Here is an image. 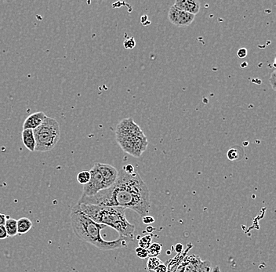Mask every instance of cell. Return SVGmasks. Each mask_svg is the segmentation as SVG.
I'll return each instance as SVG.
<instances>
[{
	"label": "cell",
	"instance_id": "cell-6",
	"mask_svg": "<svg viewBox=\"0 0 276 272\" xmlns=\"http://www.w3.org/2000/svg\"><path fill=\"white\" fill-rule=\"evenodd\" d=\"M143 132L132 119H125L121 121L116 128V139L141 137Z\"/></svg>",
	"mask_w": 276,
	"mask_h": 272
},
{
	"label": "cell",
	"instance_id": "cell-17",
	"mask_svg": "<svg viewBox=\"0 0 276 272\" xmlns=\"http://www.w3.org/2000/svg\"><path fill=\"white\" fill-rule=\"evenodd\" d=\"M162 263V262L158 257H149L147 262V272H154L155 269Z\"/></svg>",
	"mask_w": 276,
	"mask_h": 272
},
{
	"label": "cell",
	"instance_id": "cell-30",
	"mask_svg": "<svg viewBox=\"0 0 276 272\" xmlns=\"http://www.w3.org/2000/svg\"><path fill=\"white\" fill-rule=\"evenodd\" d=\"M183 250H184V246H183L182 244H177L176 246H175V251L178 254H182Z\"/></svg>",
	"mask_w": 276,
	"mask_h": 272
},
{
	"label": "cell",
	"instance_id": "cell-8",
	"mask_svg": "<svg viewBox=\"0 0 276 272\" xmlns=\"http://www.w3.org/2000/svg\"><path fill=\"white\" fill-rule=\"evenodd\" d=\"M97 164L100 173L102 174L107 188L109 189L116 181L118 175H119V171L117 170L116 168L113 167L109 164L99 163V162H97Z\"/></svg>",
	"mask_w": 276,
	"mask_h": 272
},
{
	"label": "cell",
	"instance_id": "cell-23",
	"mask_svg": "<svg viewBox=\"0 0 276 272\" xmlns=\"http://www.w3.org/2000/svg\"><path fill=\"white\" fill-rule=\"evenodd\" d=\"M142 221H143L144 224L148 225L155 222V218L153 217H151V216L147 215V216L142 217Z\"/></svg>",
	"mask_w": 276,
	"mask_h": 272
},
{
	"label": "cell",
	"instance_id": "cell-25",
	"mask_svg": "<svg viewBox=\"0 0 276 272\" xmlns=\"http://www.w3.org/2000/svg\"><path fill=\"white\" fill-rule=\"evenodd\" d=\"M123 170L128 174H133V173H135V171H134V167H133L132 165H130V164H128L127 166H123Z\"/></svg>",
	"mask_w": 276,
	"mask_h": 272
},
{
	"label": "cell",
	"instance_id": "cell-2",
	"mask_svg": "<svg viewBox=\"0 0 276 272\" xmlns=\"http://www.w3.org/2000/svg\"><path fill=\"white\" fill-rule=\"evenodd\" d=\"M70 220L75 235L80 240L91 244L99 250H114L127 246V241L120 238L114 241L104 240L100 231L106 226L94 222L80 210L77 204L72 208Z\"/></svg>",
	"mask_w": 276,
	"mask_h": 272
},
{
	"label": "cell",
	"instance_id": "cell-5",
	"mask_svg": "<svg viewBox=\"0 0 276 272\" xmlns=\"http://www.w3.org/2000/svg\"><path fill=\"white\" fill-rule=\"evenodd\" d=\"M90 181L83 185V190H82L81 196L92 197L97 194L100 191L108 189L102 174L97 166V164H94L92 169L90 170Z\"/></svg>",
	"mask_w": 276,
	"mask_h": 272
},
{
	"label": "cell",
	"instance_id": "cell-27",
	"mask_svg": "<svg viewBox=\"0 0 276 272\" xmlns=\"http://www.w3.org/2000/svg\"><path fill=\"white\" fill-rule=\"evenodd\" d=\"M8 237L4 226H0V240H6Z\"/></svg>",
	"mask_w": 276,
	"mask_h": 272
},
{
	"label": "cell",
	"instance_id": "cell-11",
	"mask_svg": "<svg viewBox=\"0 0 276 272\" xmlns=\"http://www.w3.org/2000/svg\"><path fill=\"white\" fill-rule=\"evenodd\" d=\"M147 146V140L146 135L137 137L133 140V151L131 156L138 158L142 155Z\"/></svg>",
	"mask_w": 276,
	"mask_h": 272
},
{
	"label": "cell",
	"instance_id": "cell-29",
	"mask_svg": "<svg viewBox=\"0 0 276 272\" xmlns=\"http://www.w3.org/2000/svg\"><path fill=\"white\" fill-rule=\"evenodd\" d=\"M7 217L8 216H6L4 213H0V226H4Z\"/></svg>",
	"mask_w": 276,
	"mask_h": 272
},
{
	"label": "cell",
	"instance_id": "cell-9",
	"mask_svg": "<svg viewBox=\"0 0 276 272\" xmlns=\"http://www.w3.org/2000/svg\"><path fill=\"white\" fill-rule=\"evenodd\" d=\"M174 6L180 11L195 15L200 11V2L195 0H177Z\"/></svg>",
	"mask_w": 276,
	"mask_h": 272
},
{
	"label": "cell",
	"instance_id": "cell-10",
	"mask_svg": "<svg viewBox=\"0 0 276 272\" xmlns=\"http://www.w3.org/2000/svg\"><path fill=\"white\" fill-rule=\"evenodd\" d=\"M47 115L43 112L33 113L32 115L27 117L25 123L23 124V129H36L45 120Z\"/></svg>",
	"mask_w": 276,
	"mask_h": 272
},
{
	"label": "cell",
	"instance_id": "cell-26",
	"mask_svg": "<svg viewBox=\"0 0 276 272\" xmlns=\"http://www.w3.org/2000/svg\"><path fill=\"white\" fill-rule=\"evenodd\" d=\"M168 268L166 264L162 263L155 269L154 272H167Z\"/></svg>",
	"mask_w": 276,
	"mask_h": 272
},
{
	"label": "cell",
	"instance_id": "cell-22",
	"mask_svg": "<svg viewBox=\"0 0 276 272\" xmlns=\"http://www.w3.org/2000/svg\"><path fill=\"white\" fill-rule=\"evenodd\" d=\"M136 254H137V257L141 258V259H146L148 256L147 255V250H145L143 248L137 247L136 249Z\"/></svg>",
	"mask_w": 276,
	"mask_h": 272
},
{
	"label": "cell",
	"instance_id": "cell-13",
	"mask_svg": "<svg viewBox=\"0 0 276 272\" xmlns=\"http://www.w3.org/2000/svg\"><path fill=\"white\" fill-rule=\"evenodd\" d=\"M17 235H24L29 232L32 227V222L28 217H21L16 221Z\"/></svg>",
	"mask_w": 276,
	"mask_h": 272
},
{
	"label": "cell",
	"instance_id": "cell-7",
	"mask_svg": "<svg viewBox=\"0 0 276 272\" xmlns=\"http://www.w3.org/2000/svg\"><path fill=\"white\" fill-rule=\"evenodd\" d=\"M195 16L184 11H180L174 6H171L169 14L168 19L173 25L179 28L189 26L194 21Z\"/></svg>",
	"mask_w": 276,
	"mask_h": 272
},
{
	"label": "cell",
	"instance_id": "cell-3",
	"mask_svg": "<svg viewBox=\"0 0 276 272\" xmlns=\"http://www.w3.org/2000/svg\"><path fill=\"white\" fill-rule=\"evenodd\" d=\"M80 210L94 222L113 227L119 234V238L127 242L134 240L135 226L126 217V209L122 207L77 204Z\"/></svg>",
	"mask_w": 276,
	"mask_h": 272
},
{
	"label": "cell",
	"instance_id": "cell-31",
	"mask_svg": "<svg viewBox=\"0 0 276 272\" xmlns=\"http://www.w3.org/2000/svg\"><path fill=\"white\" fill-rule=\"evenodd\" d=\"M154 230H155L154 227H151V226H147V228H146V231L148 232V233H151Z\"/></svg>",
	"mask_w": 276,
	"mask_h": 272
},
{
	"label": "cell",
	"instance_id": "cell-28",
	"mask_svg": "<svg viewBox=\"0 0 276 272\" xmlns=\"http://www.w3.org/2000/svg\"><path fill=\"white\" fill-rule=\"evenodd\" d=\"M237 56L240 58H245L247 56V49L245 48H241L237 52Z\"/></svg>",
	"mask_w": 276,
	"mask_h": 272
},
{
	"label": "cell",
	"instance_id": "cell-19",
	"mask_svg": "<svg viewBox=\"0 0 276 272\" xmlns=\"http://www.w3.org/2000/svg\"><path fill=\"white\" fill-rule=\"evenodd\" d=\"M151 240H152V236L151 235H148V236L141 238V239H140L139 242H138L139 247L143 248L145 250H147L151 245Z\"/></svg>",
	"mask_w": 276,
	"mask_h": 272
},
{
	"label": "cell",
	"instance_id": "cell-32",
	"mask_svg": "<svg viewBox=\"0 0 276 272\" xmlns=\"http://www.w3.org/2000/svg\"><path fill=\"white\" fill-rule=\"evenodd\" d=\"M211 272H221V271H220V268H219V267H215L214 268H213V269H212V270H211Z\"/></svg>",
	"mask_w": 276,
	"mask_h": 272
},
{
	"label": "cell",
	"instance_id": "cell-14",
	"mask_svg": "<svg viewBox=\"0 0 276 272\" xmlns=\"http://www.w3.org/2000/svg\"><path fill=\"white\" fill-rule=\"evenodd\" d=\"M245 156L243 147L235 145L230 148L227 152V158L230 161H239L241 160Z\"/></svg>",
	"mask_w": 276,
	"mask_h": 272
},
{
	"label": "cell",
	"instance_id": "cell-4",
	"mask_svg": "<svg viewBox=\"0 0 276 272\" xmlns=\"http://www.w3.org/2000/svg\"><path fill=\"white\" fill-rule=\"evenodd\" d=\"M35 135V152H47L54 148L59 142L61 129L58 121L47 117L41 125L33 130Z\"/></svg>",
	"mask_w": 276,
	"mask_h": 272
},
{
	"label": "cell",
	"instance_id": "cell-1",
	"mask_svg": "<svg viewBox=\"0 0 276 272\" xmlns=\"http://www.w3.org/2000/svg\"><path fill=\"white\" fill-rule=\"evenodd\" d=\"M77 204L122 207L147 216L151 207L149 189L139 174H128L122 169L115 184L92 197L81 196Z\"/></svg>",
	"mask_w": 276,
	"mask_h": 272
},
{
	"label": "cell",
	"instance_id": "cell-18",
	"mask_svg": "<svg viewBox=\"0 0 276 272\" xmlns=\"http://www.w3.org/2000/svg\"><path fill=\"white\" fill-rule=\"evenodd\" d=\"M90 171H82V172L79 173L78 175H77V180L80 184H82V185H85V184H87V183L90 181Z\"/></svg>",
	"mask_w": 276,
	"mask_h": 272
},
{
	"label": "cell",
	"instance_id": "cell-24",
	"mask_svg": "<svg viewBox=\"0 0 276 272\" xmlns=\"http://www.w3.org/2000/svg\"><path fill=\"white\" fill-rule=\"evenodd\" d=\"M276 69H274V71L272 72V75L270 76V80H269V82H270V85L272 86V89L273 90H276Z\"/></svg>",
	"mask_w": 276,
	"mask_h": 272
},
{
	"label": "cell",
	"instance_id": "cell-16",
	"mask_svg": "<svg viewBox=\"0 0 276 272\" xmlns=\"http://www.w3.org/2000/svg\"><path fill=\"white\" fill-rule=\"evenodd\" d=\"M147 255L149 257H157L162 251V245L157 242L151 244L150 247L147 250Z\"/></svg>",
	"mask_w": 276,
	"mask_h": 272
},
{
	"label": "cell",
	"instance_id": "cell-12",
	"mask_svg": "<svg viewBox=\"0 0 276 272\" xmlns=\"http://www.w3.org/2000/svg\"><path fill=\"white\" fill-rule=\"evenodd\" d=\"M22 142L27 149L30 152H35L36 142H35V135L32 129H23Z\"/></svg>",
	"mask_w": 276,
	"mask_h": 272
},
{
	"label": "cell",
	"instance_id": "cell-15",
	"mask_svg": "<svg viewBox=\"0 0 276 272\" xmlns=\"http://www.w3.org/2000/svg\"><path fill=\"white\" fill-rule=\"evenodd\" d=\"M8 237H15L17 235V226H16V220L7 217L6 223L4 225Z\"/></svg>",
	"mask_w": 276,
	"mask_h": 272
},
{
	"label": "cell",
	"instance_id": "cell-20",
	"mask_svg": "<svg viewBox=\"0 0 276 272\" xmlns=\"http://www.w3.org/2000/svg\"><path fill=\"white\" fill-rule=\"evenodd\" d=\"M211 263L209 260L201 262L200 265L198 267L196 272H211Z\"/></svg>",
	"mask_w": 276,
	"mask_h": 272
},
{
	"label": "cell",
	"instance_id": "cell-21",
	"mask_svg": "<svg viewBox=\"0 0 276 272\" xmlns=\"http://www.w3.org/2000/svg\"><path fill=\"white\" fill-rule=\"evenodd\" d=\"M123 44H124V48L127 49H133L136 46L135 39H133V37H130L129 39H126Z\"/></svg>",
	"mask_w": 276,
	"mask_h": 272
}]
</instances>
